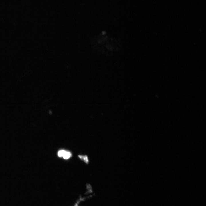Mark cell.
Here are the masks:
<instances>
[{"mask_svg": "<svg viewBox=\"0 0 206 206\" xmlns=\"http://www.w3.org/2000/svg\"><path fill=\"white\" fill-rule=\"evenodd\" d=\"M71 156V153L70 152L66 151L63 155V157L64 159H69Z\"/></svg>", "mask_w": 206, "mask_h": 206, "instance_id": "6da1fadb", "label": "cell"}, {"mask_svg": "<svg viewBox=\"0 0 206 206\" xmlns=\"http://www.w3.org/2000/svg\"><path fill=\"white\" fill-rule=\"evenodd\" d=\"M79 157L81 159L83 160L87 164H88V163L89 161L88 158L87 156L85 155L83 156L81 155H79Z\"/></svg>", "mask_w": 206, "mask_h": 206, "instance_id": "7a4b0ae2", "label": "cell"}, {"mask_svg": "<svg viewBox=\"0 0 206 206\" xmlns=\"http://www.w3.org/2000/svg\"><path fill=\"white\" fill-rule=\"evenodd\" d=\"M65 151H66L63 150H59L58 153V156L60 157H63Z\"/></svg>", "mask_w": 206, "mask_h": 206, "instance_id": "3957f363", "label": "cell"}]
</instances>
